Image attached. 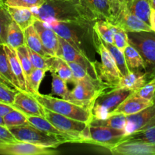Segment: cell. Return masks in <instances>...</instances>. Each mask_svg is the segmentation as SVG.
Wrapping results in <instances>:
<instances>
[{
  "label": "cell",
  "instance_id": "34",
  "mask_svg": "<svg viewBox=\"0 0 155 155\" xmlns=\"http://www.w3.org/2000/svg\"><path fill=\"white\" fill-rule=\"evenodd\" d=\"M13 21L12 16L5 4L0 7V43H6L8 30L11 23Z\"/></svg>",
  "mask_w": 155,
  "mask_h": 155
},
{
  "label": "cell",
  "instance_id": "49",
  "mask_svg": "<svg viewBox=\"0 0 155 155\" xmlns=\"http://www.w3.org/2000/svg\"><path fill=\"white\" fill-rule=\"evenodd\" d=\"M151 4L152 9H155V0H151Z\"/></svg>",
  "mask_w": 155,
  "mask_h": 155
},
{
  "label": "cell",
  "instance_id": "26",
  "mask_svg": "<svg viewBox=\"0 0 155 155\" xmlns=\"http://www.w3.org/2000/svg\"><path fill=\"white\" fill-rule=\"evenodd\" d=\"M49 63L50 72H54L67 83H74L72 71L66 61L58 56H54L49 58Z\"/></svg>",
  "mask_w": 155,
  "mask_h": 155
},
{
  "label": "cell",
  "instance_id": "38",
  "mask_svg": "<svg viewBox=\"0 0 155 155\" xmlns=\"http://www.w3.org/2000/svg\"><path fill=\"white\" fill-rule=\"evenodd\" d=\"M111 29L114 33V45L120 50L124 51L125 48L129 45L128 33L123 29L113 24H111Z\"/></svg>",
  "mask_w": 155,
  "mask_h": 155
},
{
  "label": "cell",
  "instance_id": "28",
  "mask_svg": "<svg viewBox=\"0 0 155 155\" xmlns=\"http://www.w3.org/2000/svg\"><path fill=\"white\" fill-rule=\"evenodd\" d=\"M124 53L127 68L130 72L142 71V70H146V65L143 58L133 45L129 44L124 50Z\"/></svg>",
  "mask_w": 155,
  "mask_h": 155
},
{
  "label": "cell",
  "instance_id": "3",
  "mask_svg": "<svg viewBox=\"0 0 155 155\" xmlns=\"http://www.w3.org/2000/svg\"><path fill=\"white\" fill-rule=\"evenodd\" d=\"M42 22L47 27L52 29L58 36L68 41L76 49L88 56L85 48L86 40L90 39V41H93V27L63 22L54 18H48Z\"/></svg>",
  "mask_w": 155,
  "mask_h": 155
},
{
  "label": "cell",
  "instance_id": "21",
  "mask_svg": "<svg viewBox=\"0 0 155 155\" xmlns=\"http://www.w3.org/2000/svg\"><path fill=\"white\" fill-rule=\"evenodd\" d=\"M6 54H7L8 58L9 63H10L11 68L13 72L14 75L16 77L18 83L20 85L21 90L24 92H27V80H26L25 74H24V70H23L21 64L20 62L19 58H18L17 51L15 48H11L6 44H4Z\"/></svg>",
  "mask_w": 155,
  "mask_h": 155
},
{
  "label": "cell",
  "instance_id": "16",
  "mask_svg": "<svg viewBox=\"0 0 155 155\" xmlns=\"http://www.w3.org/2000/svg\"><path fill=\"white\" fill-rule=\"evenodd\" d=\"M12 105L25 115L45 117V107L37 101L33 94L28 92L18 91Z\"/></svg>",
  "mask_w": 155,
  "mask_h": 155
},
{
  "label": "cell",
  "instance_id": "31",
  "mask_svg": "<svg viewBox=\"0 0 155 155\" xmlns=\"http://www.w3.org/2000/svg\"><path fill=\"white\" fill-rule=\"evenodd\" d=\"M91 125L104 126V127H112L118 130H125L127 125V118L126 115L122 114H114L110 115L104 120H93L90 123Z\"/></svg>",
  "mask_w": 155,
  "mask_h": 155
},
{
  "label": "cell",
  "instance_id": "45",
  "mask_svg": "<svg viewBox=\"0 0 155 155\" xmlns=\"http://www.w3.org/2000/svg\"><path fill=\"white\" fill-rule=\"evenodd\" d=\"M0 141L3 142H13L18 140L15 139L8 128L0 125Z\"/></svg>",
  "mask_w": 155,
  "mask_h": 155
},
{
  "label": "cell",
  "instance_id": "25",
  "mask_svg": "<svg viewBox=\"0 0 155 155\" xmlns=\"http://www.w3.org/2000/svg\"><path fill=\"white\" fill-rule=\"evenodd\" d=\"M24 33L25 45H27V48L33 50L35 52L39 53L41 55L44 56L47 58L51 57L44 48L39 33L35 28L34 25L30 26L28 28L24 30Z\"/></svg>",
  "mask_w": 155,
  "mask_h": 155
},
{
  "label": "cell",
  "instance_id": "33",
  "mask_svg": "<svg viewBox=\"0 0 155 155\" xmlns=\"http://www.w3.org/2000/svg\"><path fill=\"white\" fill-rule=\"evenodd\" d=\"M3 118H4L5 125L7 128L30 124L27 120V115H25L23 112L20 111L18 109L12 110L5 116L3 117Z\"/></svg>",
  "mask_w": 155,
  "mask_h": 155
},
{
  "label": "cell",
  "instance_id": "36",
  "mask_svg": "<svg viewBox=\"0 0 155 155\" xmlns=\"http://www.w3.org/2000/svg\"><path fill=\"white\" fill-rule=\"evenodd\" d=\"M52 76L51 81V93L52 95H58L64 99H67L69 95L70 90L67 86V82L61 78L54 72H51Z\"/></svg>",
  "mask_w": 155,
  "mask_h": 155
},
{
  "label": "cell",
  "instance_id": "43",
  "mask_svg": "<svg viewBox=\"0 0 155 155\" xmlns=\"http://www.w3.org/2000/svg\"><path fill=\"white\" fill-rule=\"evenodd\" d=\"M136 92L142 98L154 100L155 98V76Z\"/></svg>",
  "mask_w": 155,
  "mask_h": 155
},
{
  "label": "cell",
  "instance_id": "12",
  "mask_svg": "<svg viewBox=\"0 0 155 155\" xmlns=\"http://www.w3.org/2000/svg\"><path fill=\"white\" fill-rule=\"evenodd\" d=\"M59 151L53 148L39 146L26 142H1L0 154L5 155H55Z\"/></svg>",
  "mask_w": 155,
  "mask_h": 155
},
{
  "label": "cell",
  "instance_id": "23",
  "mask_svg": "<svg viewBox=\"0 0 155 155\" xmlns=\"http://www.w3.org/2000/svg\"><path fill=\"white\" fill-rule=\"evenodd\" d=\"M27 120L29 123L32 126L35 127L36 128L45 132V133H49V134L54 135V136H61V137L66 138V139H70L72 143H77V141L73 137H71L69 135L63 133L60 130L54 127L51 122L48 120L45 117L42 116H28L27 115Z\"/></svg>",
  "mask_w": 155,
  "mask_h": 155
},
{
  "label": "cell",
  "instance_id": "8",
  "mask_svg": "<svg viewBox=\"0 0 155 155\" xmlns=\"http://www.w3.org/2000/svg\"><path fill=\"white\" fill-rule=\"evenodd\" d=\"M133 92H134L130 89L120 87L104 91L98 95L93 104L92 109V120H104L110 117L118 106Z\"/></svg>",
  "mask_w": 155,
  "mask_h": 155
},
{
  "label": "cell",
  "instance_id": "24",
  "mask_svg": "<svg viewBox=\"0 0 155 155\" xmlns=\"http://www.w3.org/2000/svg\"><path fill=\"white\" fill-rule=\"evenodd\" d=\"M98 20L107 21L110 16L112 0H81Z\"/></svg>",
  "mask_w": 155,
  "mask_h": 155
},
{
  "label": "cell",
  "instance_id": "4",
  "mask_svg": "<svg viewBox=\"0 0 155 155\" xmlns=\"http://www.w3.org/2000/svg\"><path fill=\"white\" fill-rule=\"evenodd\" d=\"M33 95L45 108L89 124L92 122V110L88 107L74 104L72 101L64 98H56L49 95H42L39 92Z\"/></svg>",
  "mask_w": 155,
  "mask_h": 155
},
{
  "label": "cell",
  "instance_id": "13",
  "mask_svg": "<svg viewBox=\"0 0 155 155\" xmlns=\"http://www.w3.org/2000/svg\"><path fill=\"white\" fill-rule=\"evenodd\" d=\"M126 118L125 131L127 135L155 127V98L154 103L151 106L135 114L126 115Z\"/></svg>",
  "mask_w": 155,
  "mask_h": 155
},
{
  "label": "cell",
  "instance_id": "29",
  "mask_svg": "<svg viewBox=\"0 0 155 155\" xmlns=\"http://www.w3.org/2000/svg\"><path fill=\"white\" fill-rule=\"evenodd\" d=\"M5 44L15 49L25 45L24 30L14 21L8 27Z\"/></svg>",
  "mask_w": 155,
  "mask_h": 155
},
{
  "label": "cell",
  "instance_id": "30",
  "mask_svg": "<svg viewBox=\"0 0 155 155\" xmlns=\"http://www.w3.org/2000/svg\"><path fill=\"white\" fill-rule=\"evenodd\" d=\"M101 42H103L104 46L107 48V49L108 50L109 52L111 54L112 58H113L114 60L115 63H116L117 66L118 68V70H119L120 73L121 77L128 74L130 71H129L128 68H127L124 51H122L121 50H120L119 48H117V47L115 46L114 45H113V44L105 42V41L103 40L101 38Z\"/></svg>",
  "mask_w": 155,
  "mask_h": 155
},
{
  "label": "cell",
  "instance_id": "19",
  "mask_svg": "<svg viewBox=\"0 0 155 155\" xmlns=\"http://www.w3.org/2000/svg\"><path fill=\"white\" fill-rule=\"evenodd\" d=\"M150 76L152 75L149 72L132 71L127 75L121 77L119 84L117 87L124 88L130 89L133 92H136L148 81V79Z\"/></svg>",
  "mask_w": 155,
  "mask_h": 155
},
{
  "label": "cell",
  "instance_id": "9",
  "mask_svg": "<svg viewBox=\"0 0 155 155\" xmlns=\"http://www.w3.org/2000/svg\"><path fill=\"white\" fill-rule=\"evenodd\" d=\"M45 117L61 131L75 139L77 143H85L87 139L89 125L87 123L72 119L46 108Z\"/></svg>",
  "mask_w": 155,
  "mask_h": 155
},
{
  "label": "cell",
  "instance_id": "10",
  "mask_svg": "<svg viewBox=\"0 0 155 155\" xmlns=\"http://www.w3.org/2000/svg\"><path fill=\"white\" fill-rule=\"evenodd\" d=\"M127 136L126 131L124 130L89 124L88 137L85 143L104 147L109 150L126 141Z\"/></svg>",
  "mask_w": 155,
  "mask_h": 155
},
{
  "label": "cell",
  "instance_id": "6",
  "mask_svg": "<svg viewBox=\"0 0 155 155\" xmlns=\"http://www.w3.org/2000/svg\"><path fill=\"white\" fill-rule=\"evenodd\" d=\"M8 129L18 141L29 142L39 146L56 148L63 144L72 143L70 139L45 133L31 124Z\"/></svg>",
  "mask_w": 155,
  "mask_h": 155
},
{
  "label": "cell",
  "instance_id": "35",
  "mask_svg": "<svg viewBox=\"0 0 155 155\" xmlns=\"http://www.w3.org/2000/svg\"><path fill=\"white\" fill-rule=\"evenodd\" d=\"M93 29L103 40L114 45V33L110 23L105 20H98L95 21Z\"/></svg>",
  "mask_w": 155,
  "mask_h": 155
},
{
  "label": "cell",
  "instance_id": "1",
  "mask_svg": "<svg viewBox=\"0 0 155 155\" xmlns=\"http://www.w3.org/2000/svg\"><path fill=\"white\" fill-rule=\"evenodd\" d=\"M37 20L54 18L63 22L93 27L98 21L81 0H45L39 7L30 8Z\"/></svg>",
  "mask_w": 155,
  "mask_h": 155
},
{
  "label": "cell",
  "instance_id": "50",
  "mask_svg": "<svg viewBox=\"0 0 155 155\" xmlns=\"http://www.w3.org/2000/svg\"><path fill=\"white\" fill-rule=\"evenodd\" d=\"M3 4H4V2H3V0H0V7H1Z\"/></svg>",
  "mask_w": 155,
  "mask_h": 155
},
{
  "label": "cell",
  "instance_id": "22",
  "mask_svg": "<svg viewBox=\"0 0 155 155\" xmlns=\"http://www.w3.org/2000/svg\"><path fill=\"white\" fill-rule=\"evenodd\" d=\"M8 10L13 21L16 22L23 30L33 25L37 21L33 12L28 8L8 7Z\"/></svg>",
  "mask_w": 155,
  "mask_h": 155
},
{
  "label": "cell",
  "instance_id": "32",
  "mask_svg": "<svg viewBox=\"0 0 155 155\" xmlns=\"http://www.w3.org/2000/svg\"><path fill=\"white\" fill-rule=\"evenodd\" d=\"M47 72L46 70L34 68L31 74L27 79V92L33 95L39 93V86Z\"/></svg>",
  "mask_w": 155,
  "mask_h": 155
},
{
  "label": "cell",
  "instance_id": "15",
  "mask_svg": "<svg viewBox=\"0 0 155 155\" xmlns=\"http://www.w3.org/2000/svg\"><path fill=\"white\" fill-rule=\"evenodd\" d=\"M109 151L116 155H155V144L130 139L118 144Z\"/></svg>",
  "mask_w": 155,
  "mask_h": 155
},
{
  "label": "cell",
  "instance_id": "51",
  "mask_svg": "<svg viewBox=\"0 0 155 155\" xmlns=\"http://www.w3.org/2000/svg\"><path fill=\"white\" fill-rule=\"evenodd\" d=\"M1 142H2V141H0V143H1Z\"/></svg>",
  "mask_w": 155,
  "mask_h": 155
},
{
  "label": "cell",
  "instance_id": "52",
  "mask_svg": "<svg viewBox=\"0 0 155 155\" xmlns=\"http://www.w3.org/2000/svg\"><path fill=\"white\" fill-rule=\"evenodd\" d=\"M0 45H2V44H1V43H0Z\"/></svg>",
  "mask_w": 155,
  "mask_h": 155
},
{
  "label": "cell",
  "instance_id": "17",
  "mask_svg": "<svg viewBox=\"0 0 155 155\" xmlns=\"http://www.w3.org/2000/svg\"><path fill=\"white\" fill-rule=\"evenodd\" d=\"M33 25L37 30L42 45L47 52L51 57L57 56L59 46V36L57 33L39 20H37Z\"/></svg>",
  "mask_w": 155,
  "mask_h": 155
},
{
  "label": "cell",
  "instance_id": "14",
  "mask_svg": "<svg viewBox=\"0 0 155 155\" xmlns=\"http://www.w3.org/2000/svg\"><path fill=\"white\" fill-rule=\"evenodd\" d=\"M57 56L63 58L67 62H76L83 65L89 70L91 76L93 78L97 79L93 61H91L88 56L85 55L76 49L68 41L60 36H59V46Z\"/></svg>",
  "mask_w": 155,
  "mask_h": 155
},
{
  "label": "cell",
  "instance_id": "42",
  "mask_svg": "<svg viewBox=\"0 0 155 155\" xmlns=\"http://www.w3.org/2000/svg\"><path fill=\"white\" fill-rule=\"evenodd\" d=\"M45 0H3L8 7H23L33 8L42 5Z\"/></svg>",
  "mask_w": 155,
  "mask_h": 155
},
{
  "label": "cell",
  "instance_id": "47",
  "mask_svg": "<svg viewBox=\"0 0 155 155\" xmlns=\"http://www.w3.org/2000/svg\"><path fill=\"white\" fill-rule=\"evenodd\" d=\"M150 26L154 32H155V9H152L150 16Z\"/></svg>",
  "mask_w": 155,
  "mask_h": 155
},
{
  "label": "cell",
  "instance_id": "48",
  "mask_svg": "<svg viewBox=\"0 0 155 155\" xmlns=\"http://www.w3.org/2000/svg\"><path fill=\"white\" fill-rule=\"evenodd\" d=\"M0 125L5 126V125L4 118H3V117H1V116H0Z\"/></svg>",
  "mask_w": 155,
  "mask_h": 155
},
{
  "label": "cell",
  "instance_id": "20",
  "mask_svg": "<svg viewBox=\"0 0 155 155\" xmlns=\"http://www.w3.org/2000/svg\"><path fill=\"white\" fill-rule=\"evenodd\" d=\"M0 80L13 89L18 91H22L12 71L4 44L0 45Z\"/></svg>",
  "mask_w": 155,
  "mask_h": 155
},
{
  "label": "cell",
  "instance_id": "11",
  "mask_svg": "<svg viewBox=\"0 0 155 155\" xmlns=\"http://www.w3.org/2000/svg\"><path fill=\"white\" fill-rule=\"evenodd\" d=\"M129 44L138 50L155 76V32H129Z\"/></svg>",
  "mask_w": 155,
  "mask_h": 155
},
{
  "label": "cell",
  "instance_id": "18",
  "mask_svg": "<svg viewBox=\"0 0 155 155\" xmlns=\"http://www.w3.org/2000/svg\"><path fill=\"white\" fill-rule=\"evenodd\" d=\"M154 101V99H146L139 96L136 92H134L118 106L117 108L113 112L112 114H122L124 115L135 114L151 106Z\"/></svg>",
  "mask_w": 155,
  "mask_h": 155
},
{
  "label": "cell",
  "instance_id": "37",
  "mask_svg": "<svg viewBox=\"0 0 155 155\" xmlns=\"http://www.w3.org/2000/svg\"><path fill=\"white\" fill-rule=\"evenodd\" d=\"M15 50H16L18 58H19L20 62H21L23 70H24L26 80H27L30 74H31V72L34 69L33 64H32L31 61H30V56H29L28 48L27 47V45H24L21 47H18Z\"/></svg>",
  "mask_w": 155,
  "mask_h": 155
},
{
  "label": "cell",
  "instance_id": "39",
  "mask_svg": "<svg viewBox=\"0 0 155 155\" xmlns=\"http://www.w3.org/2000/svg\"><path fill=\"white\" fill-rule=\"evenodd\" d=\"M130 139L155 144V127L127 135L126 141L130 140Z\"/></svg>",
  "mask_w": 155,
  "mask_h": 155
},
{
  "label": "cell",
  "instance_id": "41",
  "mask_svg": "<svg viewBox=\"0 0 155 155\" xmlns=\"http://www.w3.org/2000/svg\"><path fill=\"white\" fill-rule=\"evenodd\" d=\"M18 92V90L0 80V101L12 105Z\"/></svg>",
  "mask_w": 155,
  "mask_h": 155
},
{
  "label": "cell",
  "instance_id": "40",
  "mask_svg": "<svg viewBox=\"0 0 155 155\" xmlns=\"http://www.w3.org/2000/svg\"><path fill=\"white\" fill-rule=\"evenodd\" d=\"M28 52L29 56H30V61L32 62L33 68H39V69H44L46 70L47 71H49L50 70V63H49V58L44 57V56L41 55L40 54L37 52H35L33 50L30 49L28 48Z\"/></svg>",
  "mask_w": 155,
  "mask_h": 155
},
{
  "label": "cell",
  "instance_id": "2",
  "mask_svg": "<svg viewBox=\"0 0 155 155\" xmlns=\"http://www.w3.org/2000/svg\"><path fill=\"white\" fill-rule=\"evenodd\" d=\"M92 37L95 50L101 57V62L97 61H93L97 80L107 89L117 87L121 78V74L117 66L94 29Z\"/></svg>",
  "mask_w": 155,
  "mask_h": 155
},
{
  "label": "cell",
  "instance_id": "27",
  "mask_svg": "<svg viewBox=\"0 0 155 155\" xmlns=\"http://www.w3.org/2000/svg\"><path fill=\"white\" fill-rule=\"evenodd\" d=\"M129 10L136 16L150 24L151 8V0H126Z\"/></svg>",
  "mask_w": 155,
  "mask_h": 155
},
{
  "label": "cell",
  "instance_id": "5",
  "mask_svg": "<svg viewBox=\"0 0 155 155\" xmlns=\"http://www.w3.org/2000/svg\"><path fill=\"white\" fill-rule=\"evenodd\" d=\"M107 22L129 32L153 31L150 24L129 10L126 0H112L110 16Z\"/></svg>",
  "mask_w": 155,
  "mask_h": 155
},
{
  "label": "cell",
  "instance_id": "44",
  "mask_svg": "<svg viewBox=\"0 0 155 155\" xmlns=\"http://www.w3.org/2000/svg\"><path fill=\"white\" fill-rule=\"evenodd\" d=\"M68 64H69L70 68H71V71H72L73 76H74V78L75 82L77 80H81V79L85 78L86 77H87L88 75H90V73H89V70L86 68H85L83 65L80 64L78 63H76V62H68ZM92 77V76H91ZM74 82V83H75Z\"/></svg>",
  "mask_w": 155,
  "mask_h": 155
},
{
  "label": "cell",
  "instance_id": "7",
  "mask_svg": "<svg viewBox=\"0 0 155 155\" xmlns=\"http://www.w3.org/2000/svg\"><path fill=\"white\" fill-rule=\"evenodd\" d=\"M74 88L70 91L69 95L66 100L71 101L74 104L88 107L92 110L95 99L104 91L105 87L97 79L88 75L85 78L77 80Z\"/></svg>",
  "mask_w": 155,
  "mask_h": 155
},
{
  "label": "cell",
  "instance_id": "46",
  "mask_svg": "<svg viewBox=\"0 0 155 155\" xmlns=\"http://www.w3.org/2000/svg\"><path fill=\"white\" fill-rule=\"evenodd\" d=\"M14 109L15 108L12 104H6V103L0 101V116L1 117H5L7 114H8Z\"/></svg>",
  "mask_w": 155,
  "mask_h": 155
}]
</instances>
